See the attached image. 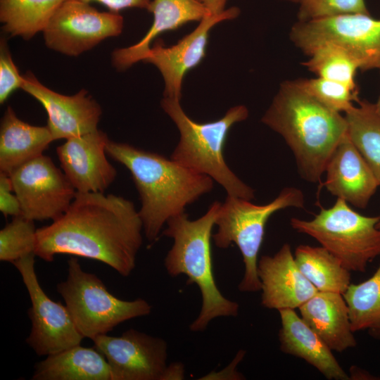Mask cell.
<instances>
[{
  "label": "cell",
  "mask_w": 380,
  "mask_h": 380,
  "mask_svg": "<svg viewBox=\"0 0 380 380\" xmlns=\"http://www.w3.org/2000/svg\"><path fill=\"white\" fill-rule=\"evenodd\" d=\"M142 230L132 201L114 194L76 192L63 215L37 229L34 253L46 262L58 254L95 260L127 277L135 267Z\"/></svg>",
  "instance_id": "cell-1"
},
{
  "label": "cell",
  "mask_w": 380,
  "mask_h": 380,
  "mask_svg": "<svg viewBox=\"0 0 380 380\" xmlns=\"http://www.w3.org/2000/svg\"><path fill=\"white\" fill-rule=\"evenodd\" d=\"M261 121L283 137L300 175L312 183L320 182L330 156L348 131L345 116L311 96L298 80L281 83Z\"/></svg>",
  "instance_id": "cell-2"
},
{
  "label": "cell",
  "mask_w": 380,
  "mask_h": 380,
  "mask_svg": "<svg viewBox=\"0 0 380 380\" xmlns=\"http://www.w3.org/2000/svg\"><path fill=\"white\" fill-rule=\"evenodd\" d=\"M106 153L131 173L145 236L155 242L167 221L213 189V179L157 153L108 140Z\"/></svg>",
  "instance_id": "cell-3"
},
{
  "label": "cell",
  "mask_w": 380,
  "mask_h": 380,
  "mask_svg": "<svg viewBox=\"0 0 380 380\" xmlns=\"http://www.w3.org/2000/svg\"><path fill=\"white\" fill-rule=\"evenodd\" d=\"M221 203L216 201L207 212L195 220L183 213L170 218L163 234L173 239L164 265L171 277L184 274L189 284H196L202 298L198 317L189 326L191 331H204L210 321L220 317H236L239 305L224 297L214 279L211 239L212 230Z\"/></svg>",
  "instance_id": "cell-4"
},
{
  "label": "cell",
  "mask_w": 380,
  "mask_h": 380,
  "mask_svg": "<svg viewBox=\"0 0 380 380\" xmlns=\"http://www.w3.org/2000/svg\"><path fill=\"white\" fill-rule=\"evenodd\" d=\"M179 101L164 97L160 102L161 108L176 125L180 134L170 158L194 172L210 177L229 196L254 199V189L235 175L224 157L229 132L234 124L248 118V108L243 105L235 106L220 119L200 123L186 114Z\"/></svg>",
  "instance_id": "cell-5"
},
{
  "label": "cell",
  "mask_w": 380,
  "mask_h": 380,
  "mask_svg": "<svg viewBox=\"0 0 380 380\" xmlns=\"http://www.w3.org/2000/svg\"><path fill=\"white\" fill-rule=\"evenodd\" d=\"M303 208L305 196L296 187H286L270 203L255 205L242 198L227 195L215 218L217 231L212 238L220 248L235 243L244 263V274L238 285L241 292L260 291L258 276V256L263 242L265 225L272 215L286 208Z\"/></svg>",
  "instance_id": "cell-6"
},
{
  "label": "cell",
  "mask_w": 380,
  "mask_h": 380,
  "mask_svg": "<svg viewBox=\"0 0 380 380\" xmlns=\"http://www.w3.org/2000/svg\"><path fill=\"white\" fill-rule=\"evenodd\" d=\"M379 217L362 215L338 198L329 208H321L310 220L292 217L291 227L310 236L350 272H365L367 265L380 256Z\"/></svg>",
  "instance_id": "cell-7"
},
{
  "label": "cell",
  "mask_w": 380,
  "mask_h": 380,
  "mask_svg": "<svg viewBox=\"0 0 380 380\" xmlns=\"http://www.w3.org/2000/svg\"><path fill=\"white\" fill-rule=\"evenodd\" d=\"M68 265V277L58 284L57 291L84 338L92 340L122 322L151 313L152 307L144 299L114 296L96 274L82 270L76 258H70Z\"/></svg>",
  "instance_id": "cell-8"
},
{
  "label": "cell",
  "mask_w": 380,
  "mask_h": 380,
  "mask_svg": "<svg viewBox=\"0 0 380 380\" xmlns=\"http://www.w3.org/2000/svg\"><path fill=\"white\" fill-rule=\"evenodd\" d=\"M290 39L305 55L324 44L345 50L361 70H380V19L355 13L308 21L291 27Z\"/></svg>",
  "instance_id": "cell-9"
},
{
  "label": "cell",
  "mask_w": 380,
  "mask_h": 380,
  "mask_svg": "<svg viewBox=\"0 0 380 380\" xmlns=\"http://www.w3.org/2000/svg\"><path fill=\"white\" fill-rule=\"evenodd\" d=\"M35 254L24 256L12 264L20 274L31 301V321L27 343L39 356L49 355L81 343L80 333L66 305L52 300L44 291L34 268Z\"/></svg>",
  "instance_id": "cell-10"
},
{
  "label": "cell",
  "mask_w": 380,
  "mask_h": 380,
  "mask_svg": "<svg viewBox=\"0 0 380 380\" xmlns=\"http://www.w3.org/2000/svg\"><path fill=\"white\" fill-rule=\"evenodd\" d=\"M122 28L123 18L118 13L99 11L81 0H65L42 32L49 49L77 56L118 36Z\"/></svg>",
  "instance_id": "cell-11"
},
{
  "label": "cell",
  "mask_w": 380,
  "mask_h": 380,
  "mask_svg": "<svg viewBox=\"0 0 380 380\" xmlns=\"http://www.w3.org/2000/svg\"><path fill=\"white\" fill-rule=\"evenodd\" d=\"M22 215L32 220H56L72 202L76 190L49 156L42 155L10 174Z\"/></svg>",
  "instance_id": "cell-12"
},
{
  "label": "cell",
  "mask_w": 380,
  "mask_h": 380,
  "mask_svg": "<svg viewBox=\"0 0 380 380\" xmlns=\"http://www.w3.org/2000/svg\"><path fill=\"white\" fill-rule=\"evenodd\" d=\"M92 341L106 357L112 380H166L167 344L163 338L131 329L120 336L103 334Z\"/></svg>",
  "instance_id": "cell-13"
},
{
  "label": "cell",
  "mask_w": 380,
  "mask_h": 380,
  "mask_svg": "<svg viewBox=\"0 0 380 380\" xmlns=\"http://www.w3.org/2000/svg\"><path fill=\"white\" fill-rule=\"evenodd\" d=\"M239 13V8L231 7L219 14L208 15L191 33L171 46H165L160 40L156 42L142 61L153 64L161 73L164 97L180 100L184 77L204 58L211 29L220 22L235 19Z\"/></svg>",
  "instance_id": "cell-14"
},
{
  "label": "cell",
  "mask_w": 380,
  "mask_h": 380,
  "mask_svg": "<svg viewBox=\"0 0 380 380\" xmlns=\"http://www.w3.org/2000/svg\"><path fill=\"white\" fill-rule=\"evenodd\" d=\"M23 77L21 89L37 100L47 113V127L53 141L66 140L98 129L102 110L87 91L81 89L66 96L45 87L31 72Z\"/></svg>",
  "instance_id": "cell-15"
},
{
  "label": "cell",
  "mask_w": 380,
  "mask_h": 380,
  "mask_svg": "<svg viewBox=\"0 0 380 380\" xmlns=\"http://www.w3.org/2000/svg\"><path fill=\"white\" fill-rule=\"evenodd\" d=\"M109 139L99 130L69 138L56 148L63 172L77 192L104 193L117 170L106 158Z\"/></svg>",
  "instance_id": "cell-16"
},
{
  "label": "cell",
  "mask_w": 380,
  "mask_h": 380,
  "mask_svg": "<svg viewBox=\"0 0 380 380\" xmlns=\"http://www.w3.org/2000/svg\"><path fill=\"white\" fill-rule=\"evenodd\" d=\"M261 284V305L268 309H296L318 290L299 270L291 246L284 243L274 255L258 262Z\"/></svg>",
  "instance_id": "cell-17"
},
{
  "label": "cell",
  "mask_w": 380,
  "mask_h": 380,
  "mask_svg": "<svg viewBox=\"0 0 380 380\" xmlns=\"http://www.w3.org/2000/svg\"><path fill=\"white\" fill-rule=\"evenodd\" d=\"M323 186L350 205L366 208L379 185L348 133L334 148L325 167Z\"/></svg>",
  "instance_id": "cell-18"
},
{
  "label": "cell",
  "mask_w": 380,
  "mask_h": 380,
  "mask_svg": "<svg viewBox=\"0 0 380 380\" xmlns=\"http://www.w3.org/2000/svg\"><path fill=\"white\" fill-rule=\"evenodd\" d=\"M281 319L279 331L280 350L303 359L329 380L350 378L342 368L332 350L306 324L294 309L278 310Z\"/></svg>",
  "instance_id": "cell-19"
},
{
  "label": "cell",
  "mask_w": 380,
  "mask_h": 380,
  "mask_svg": "<svg viewBox=\"0 0 380 380\" xmlns=\"http://www.w3.org/2000/svg\"><path fill=\"white\" fill-rule=\"evenodd\" d=\"M148 11L153 13V20L146 34L137 43L112 53V63L117 70H125L142 61L152 42L160 34L175 30L189 22L201 21L211 14L197 0H151Z\"/></svg>",
  "instance_id": "cell-20"
},
{
  "label": "cell",
  "mask_w": 380,
  "mask_h": 380,
  "mask_svg": "<svg viewBox=\"0 0 380 380\" xmlns=\"http://www.w3.org/2000/svg\"><path fill=\"white\" fill-rule=\"evenodd\" d=\"M300 317L331 350L355 347L349 310L343 294L318 291L299 307Z\"/></svg>",
  "instance_id": "cell-21"
},
{
  "label": "cell",
  "mask_w": 380,
  "mask_h": 380,
  "mask_svg": "<svg viewBox=\"0 0 380 380\" xmlns=\"http://www.w3.org/2000/svg\"><path fill=\"white\" fill-rule=\"evenodd\" d=\"M53 141L46 126L30 125L8 106L0 127V172L10 174L18 167L43 155Z\"/></svg>",
  "instance_id": "cell-22"
},
{
  "label": "cell",
  "mask_w": 380,
  "mask_h": 380,
  "mask_svg": "<svg viewBox=\"0 0 380 380\" xmlns=\"http://www.w3.org/2000/svg\"><path fill=\"white\" fill-rule=\"evenodd\" d=\"M33 380H112L110 366L95 348L76 345L47 355L34 366Z\"/></svg>",
  "instance_id": "cell-23"
},
{
  "label": "cell",
  "mask_w": 380,
  "mask_h": 380,
  "mask_svg": "<svg viewBox=\"0 0 380 380\" xmlns=\"http://www.w3.org/2000/svg\"><path fill=\"white\" fill-rule=\"evenodd\" d=\"M296 262L318 291L343 294L350 283V272L322 246L300 245L294 252Z\"/></svg>",
  "instance_id": "cell-24"
},
{
  "label": "cell",
  "mask_w": 380,
  "mask_h": 380,
  "mask_svg": "<svg viewBox=\"0 0 380 380\" xmlns=\"http://www.w3.org/2000/svg\"><path fill=\"white\" fill-rule=\"evenodd\" d=\"M65 0H0L2 29L11 37L30 39L43 32Z\"/></svg>",
  "instance_id": "cell-25"
},
{
  "label": "cell",
  "mask_w": 380,
  "mask_h": 380,
  "mask_svg": "<svg viewBox=\"0 0 380 380\" xmlns=\"http://www.w3.org/2000/svg\"><path fill=\"white\" fill-rule=\"evenodd\" d=\"M348 135L380 185V115L374 103L360 100L344 113Z\"/></svg>",
  "instance_id": "cell-26"
},
{
  "label": "cell",
  "mask_w": 380,
  "mask_h": 380,
  "mask_svg": "<svg viewBox=\"0 0 380 380\" xmlns=\"http://www.w3.org/2000/svg\"><path fill=\"white\" fill-rule=\"evenodd\" d=\"M343 296L353 331L367 330L374 338L380 339V263L371 277L350 284Z\"/></svg>",
  "instance_id": "cell-27"
},
{
  "label": "cell",
  "mask_w": 380,
  "mask_h": 380,
  "mask_svg": "<svg viewBox=\"0 0 380 380\" xmlns=\"http://www.w3.org/2000/svg\"><path fill=\"white\" fill-rule=\"evenodd\" d=\"M302 64L317 77L339 82L357 89L356 72L359 69L354 59L343 49L324 44L316 47Z\"/></svg>",
  "instance_id": "cell-28"
},
{
  "label": "cell",
  "mask_w": 380,
  "mask_h": 380,
  "mask_svg": "<svg viewBox=\"0 0 380 380\" xmlns=\"http://www.w3.org/2000/svg\"><path fill=\"white\" fill-rule=\"evenodd\" d=\"M36 232L34 220L22 215L13 217L0 231V260L13 263L34 253Z\"/></svg>",
  "instance_id": "cell-29"
},
{
  "label": "cell",
  "mask_w": 380,
  "mask_h": 380,
  "mask_svg": "<svg viewBox=\"0 0 380 380\" xmlns=\"http://www.w3.org/2000/svg\"><path fill=\"white\" fill-rule=\"evenodd\" d=\"M303 89L327 107L346 113L360 101L358 89H353L343 83L317 77L298 80Z\"/></svg>",
  "instance_id": "cell-30"
},
{
  "label": "cell",
  "mask_w": 380,
  "mask_h": 380,
  "mask_svg": "<svg viewBox=\"0 0 380 380\" xmlns=\"http://www.w3.org/2000/svg\"><path fill=\"white\" fill-rule=\"evenodd\" d=\"M298 21L361 13L370 15L365 0H300Z\"/></svg>",
  "instance_id": "cell-31"
},
{
  "label": "cell",
  "mask_w": 380,
  "mask_h": 380,
  "mask_svg": "<svg viewBox=\"0 0 380 380\" xmlns=\"http://www.w3.org/2000/svg\"><path fill=\"white\" fill-rule=\"evenodd\" d=\"M23 77L12 59L6 39L0 42V103H4L13 91L21 89Z\"/></svg>",
  "instance_id": "cell-32"
},
{
  "label": "cell",
  "mask_w": 380,
  "mask_h": 380,
  "mask_svg": "<svg viewBox=\"0 0 380 380\" xmlns=\"http://www.w3.org/2000/svg\"><path fill=\"white\" fill-rule=\"evenodd\" d=\"M0 211L6 217L22 215L20 204L13 191L10 175L3 172H0Z\"/></svg>",
  "instance_id": "cell-33"
},
{
  "label": "cell",
  "mask_w": 380,
  "mask_h": 380,
  "mask_svg": "<svg viewBox=\"0 0 380 380\" xmlns=\"http://www.w3.org/2000/svg\"><path fill=\"white\" fill-rule=\"evenodd\" d=\"M87 3L97 1L106 6L111 12L118 11L129 8H137L141 9H148L151 0H81Z\"/></svg>",
  "instance_id": "cell-34"
},
{
  "label": "cell",
  "mask_w": 380,
  "mask_h": 380,
  "mask_svg": "<svg viewBox=\"0 0 380 380\" xmlns=\"http://www.w3.org/2000/svg\"><path fill=\"white\" fill-rule=\"evenodd\" d=\"M201 3L211 14H219L225 10L227 0H197Z\"/></svg>",
  "instance_id": "cell-35"
},
{
  "label": "cell",
  "mask_w": 380,
  "mask_h": 380,
  "mask_svg": "<svg viewBox=\"0 0 380 380\" xmlns=\"http://www.w3.org/2000/svg\"><path fill=\"white\" fill-rule=\"evenodd\" d=\"M375 109L377 113L380 115V96L376 101V103H374Z\"/></svg>",
  "instance_id": "cell-36"
},
{
  "label": "cell",
  "mask_w": 380,
  "mask_h": 380,
  "mask_svg": "<svg viewBox=\"0 0 380 380\" xmlns=\"http://www.w3.org/2000/svg\"><path fill=\"white\" fill-rule=\"evenodd\" d=\"M281 1H288V2H291V3H296V4H299V2L300 1V0H281Z\"/></svg>",
  "instance_id": "cell-37"
},
{
  "label": "cell",
  "mask_w": 380,
  "mask_h": 380,
  "mask_svg": "<svg viewBox=\"0 0 380 380\" xmlns=\"http://www.w3.org/2000/svg\"><path fill=\"white\" fill-rule=\"evenodd\" d=\"M378 217H379V220H378V222L376 224V227L380 229V215L378 216Z\"/></svg>",
  "instance_id": "cell-38"
}]
</instances>
